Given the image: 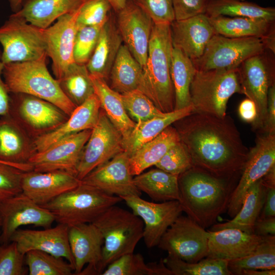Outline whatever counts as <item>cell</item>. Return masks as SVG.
Listing matches in <instances>:
<instances>
[{
  "instance_id": "55",
  "label": "cell",
  "mask_w": 275,
  "mask_h": 275,
  "mask_svg": "<svg viewBox=\"0 0 275 275\" xmlns=\"http://www.w3.org/2000/svg\"><path fill=\"white\" fill-rule=\"evenodd\" d=\"M4 64L1 60L0 51V116H6L9 110V98L8 91L2 78Z\"/></svg>"
},
{
  "instance_id": "13",
  "label": "cell",
  "mask_w": 275,
  "mask_h": 275,
  "mask_svg": "<svg viewBox=\"0 0 275 275\" xmlns=\"http://www.w3.org/2000/svg\"><path fill=\"white\" fill-rule=\"evenodd\" d=\"M275 165V134L267 132L259 136L249 151L238 184L234 188L227 207L228 214L234 217L240 210L245 193Z\"/></svg>"
},
{
  "instance_id": "34",
  "label": "cell",
  "mask_w": 275,
  "mask_h": 275,
  "mask_svg": "<svg viewBox=\"0 0 275 275\" xmlns=\"http://www.w3.org/2000/svg\"><path fill=\"white\" fill-rule=\"evenodd\" d=\"M110 87L123 94L140 90L143 80V68L127 46L122 44L112 67Z\"/></svg>"
},
{
  "instance_id": "8",
  "label": "cell",
  "mask_w": 275,
  "mask_h": 275,
  "mask_svg": "<svg viewBox=\"0 0 275 275\" xmlns=\"http://www.w3.org/2000/svg\"><path fill=\"white\" fill-rule=\"evenodd\" d=\"M0 44L3 64L47 57L42 29L14 13L0 26Z\"/></svg>"
},
{
  "instance_id": "19",
  "label": "cell",
  "mask_w": 275,
  "mask_h": 275,
  "mask_svg": "<svg viewBox=\"0 0 275 275\" xmlns=\"http://www.w3.org/2000/svg\"><path fill=\"white\" fill-rule=\"evenodd\" d=\"M68 239L74 274H101L103 238L97 227L92 223L68 227Z\"/></svg>"
},
{
  "instance_id": "14",
  "label": "cell",
  "mask_w": 275,
  "mask_h": 275,
  "mask_svg": "<svg viewBox=\"0 0 275 275\" xmlns=\"http://www.w3.org/2000/svg\"><path fill=\"white\" fill-rule=\"evenodd\" d=\"M121 198L132 212L143 221V238L149 249L157 246L166 230L183 212L181 205L177 200L154 203L135 195Z\"/></svg>"
},
{
  "instance_id": "56",
  "label": "cell",
  "mask_w": 275,
  "mask_h": 275,
  "mask_svg": "<svg viewBox=\"0 0 275 275\" xmlns=\"http://www.w3.org/2000/svg\"><path fill=\"white\" fill-rule=\"evenodd\" d=\"M263 211L259 216H275V187L267 188Z\"/></svg>"
},
{
  "instance_id": "52",
  "label": "cell",
  "mask_w": 275,
  "mask_h": 275,
  "mask_svg": "<svg viewBox=\"0 0 275 275\" xmlns=\"http://www.w3.org/2000/svg\"><path fill=\"white\" fill-rule=\"evenodd\" d=\"M267 132L274 133L275 131V84H272L268 91L267 99V115L264 125Z\"/></svg>"
},
{
  "instance_id": "10",
  "label": "cell",
  "mask_w": 275,
  "mask_h": 275,
  "mask_svg": "<svg viewBox=\"0 0 275 275\" xmlns=\"http://www.w3.org/2000/svg\"><path fill=\"white\" fill-rule=\"evenodd\" d=\"M274 54L266 49L238 67L241 93L255 102L258 113L256 122L261 126L265 124L266 119L268 91L274 83Z\"/></svg>"
},
{
  "instance_id": "17",
  "label": "cell",
  "mask_w": 275,
  "mask_h": 275,
  "mask_svg": "<svg viewBox=\"0 0 275 275\" xmlns=\"http://www.w3.org/2000/svg\"><path fill=\"white\" fill-rule=\"evenodd\" d=\"M81 7L61 16L53 24L42 29L46 54L52 61V69L57 80L60 79L74 62L76 19Z\"/></svg>"
},
{
  "instance_id": "49",
  "label": "cell",
  "mask_w": 275,
  "mask_h": 275,
  "mask_svg": "<svg viewBox=\"0 0 275 275\" xmlns=\"http://www.w3.org/2000/svg\"><path fill=\"white\" fill-rule=\"evenodd\" d=\"M154 24H171L175 20L172 0H132Z\"/></svg>"
},
{
  "instance_id": "16",
  "label": "cell",
  "mask_w": 275,
  "mask_h": 275,
  "mask_svg": "<svg viewBox=\"0 0 275 275\" xmlns=\"http://www.w3.org/2000/svg\"><path fill=\"white\" fill-rule=\"evenodd\" d=\"M91 131L85 130L63 138L31 155L28 162L36 172L64 171L76 176L82 150Z\"/></svg>"
},
{
  "instance_id": "35",
  "label": "cell",
  "mask_w": 275,
  "mask_h": 275,
  "mask_svg": "<svg viewBox=\"0 0 275 275\" xmlns=\"http://www.w3.org/2000/svg\"><path fill=\"white\" fill-rule=\"evenodd\" d=\"M196 71L192 61L180 49L173 47L171 77L174 93V109L191 105L189 89Z\"/></svg>"
},
{
  "instance_id": "61",
  "label": "cell",
  "mask_w": 275,
  "mask_h": 275,
  "mask_svg": "<svg viewBox=\"0 0 275 275\" xmlns=\"http://www.w3.org/2000/svg\"><path fill=\"white\" fill-rule=\"evenodd\" d=\"M8 1L11 10L15 13L20 9L24 0H8Z\"/></svg>"
},
{
  "instance_id": "18",
  "label": "cell",
  "mask_w": 275,
  "mask_h": 275,
  "mask_svg": "<svg viewBox=\"0 0 275 275\" xmlns=\"http://www.w3.org/2000/svg\"><path fill=\"white\" fill-rule=\"evenodd\" d=\"M115 13L123 43L143 69L153 22L132 0H127L124 7Z\"/></svg>"
},
{
  "instance_id": "39",
  "label": "cell",
  "mask_w": 275,
  "mask_h": 275,
  "mask_svg": "<svg viewBox=\"0 0 275 275\" xmlns=\"http://www.w3.org/2000/svg\"><path fill=\"white\" fill-rule=\"evenodd\" d=\"M228 268L232 274L237 275L245 269H274L275 236H266L252 253L242 258L229 261Z\"/></svg>"
},
{
  "instance_id": "42",
  "label": "cell",
  "mask_w": 275,
  "mask_h": 275,
  "mask_svg": "<svg viewBox=\"0 0 275 275\" xmlns=\"http://www.w3.org/2000/svg\"><path fill=\"white\" fill-rule=\"evenodd\" d=\"M25 264L30 275H72L74 267L63 257L31 250L25 254Z\"/></svg>"
},
{
  "instance_id": "24",
  "label": "cell",
  "mask_w": 275,
  "mask_h": 275,
  "mask_svg": "<svg viewBox=\"0 0 275 275\" xmlns=\"http://www.w3.org/2000/svg\"><path fill=\"white\" fill-rule=\"evenodd\" d=\"M208 18L216 34L230 38H258L266 49L275 53V21L223 15Z\"/></svg>"
},
{
  "instance_id": "32",
  "label": "cell",
  "mask_w": 275,
  "mask_h": 275,
  "mask_svg": "<svg viewBox=\"0 0 275 275\" xmlns=\"http://www.w3.org/2000/svg\"><path fill=\"white\" fill-rule=\"evenodd\" d=\"M180 141L177 130L169 126L153 140L143 145L129 155V167L133 176L155 164L167 151Z\"/></svg>"
},
{
  "instance_id": "11",
  "label": "cell",
  "mask_w": 275,
  "mask_h": 275,
  "mask_svg": "<svg viewBox=\"0 0 275 275\" xmlns=\"http://www.w3.org/2000/svg\"><path fill=\"white\" fill-rule=\"evenodd\" d=\"M208 231L188 216L180 215L162 236L157 246L189 263L208 255Z\"/></svg>"
},
{
  "instance_id": "9",
  "label": "cell",
  "mask_w": 275,
  "mask_h": 275,
  "mask_svg": "<svg viewBox=\"0 0 275 275\" xmlns=\"http://www.w3.org/2000/svg\"><path fill=\"white\" fill-rule=\"evenodd\" d=\"M266 49L258 38H230L215 34L202 56L192 62L197 70L232 69Z\"/></svg>"
},
{
  "instance_id": "20",
  "label": "cell",
  "mask_w": 275,
  "mask_h": 275,
  "mask_svg": "<svg viewBox=\"0 0 275 275\" xmlns=\"http://www.w3.org/2000/svg\"><path fill=\"white\" fill-rule=\"evenodd\" d=\"M129 155L124 151L108 161L98 166L81 180L111 195L120 198L127 196H141L131 175Z\"/></svg>"
},
{
  "instance_id": "57",
  "label": "cell",
  "mask_w": 275,
  "mask_h": 275,
  "mask_svg": "<svg viewBox=\"0 0 275 275\" xmlns=\"http://www.w3.org/2000/svg\"><path fill=\"white\" fill-rule=\"evenodd\" d=\"M261 179L263 183L267 188L275 187V165H273Z\"/></svg>"
},
{
  "instance_id": "25",
  "label": "cell",
  "mask_w": 275,
  "mask_h": 275,
  "mask_svg": "<svg viewBox=\"0 0 275 275\" xmlns=\"http://www.w3.org/2000/svg\"><path fill=\"white\" fill-rule=\"evenodd\" d=\"M208 232L207 257L228 261L249 255L265 237L250 234L234 228Z\"/></svg>"
},
{
  "instance_id": "60",
  "label": "cell",
  "mask_w": 275,
  "mask_h": 275,
  "mask_svg": "<svg viewBox=\"0 0 275 275\" xmlns=\"http://www.w3.org/2000/svg\"><path fill=\"white\" fill-rule=\"evenodd\" d=\"M115 12H117L125 5L127 0H107Z\"/></svg>"
},
{
  "instance_id": "41",
  "label": "cell",
  "mask_w": 275,
  "mask_h": 275,
  "mask_svg": "<svg viewBox=\"0 0 275 275\" xmlns=\"http://www.w3.org/2000/svg\"><path fill=\"white\" fill-rule=\"evenodd\" d=\"M60 109L52 104L35 97L25 98L20 106L21 114L36 128L51 127L62 121Z\"/></svg>"
},
{
  "instance_id": "53",
  "label": "cell",
  "mask_w": 275,
  "mask_h": 275,
  "mask_svg": "<svg viewBox=\"0 0 275 275\" xmlns=\"http://www.w3.org/2000/svg\"><path fill=\"white\" fill-rule=\"evenodd\" d=\"M254 234L261 236L274 235L275 216H259L254 225Z\"/></svg>"
},
{
  "instance_id": "2",
  "label": "cell",
  "mask_w": 275,
  "mask_h": 275,
  "mask_svg": "<svg viewBox=\"0 0 275 275\" xmlns=\"http://www.w3.org/2000/svg\"><path fill=\"white\" fill-rule=\"evenodd\" d=\"M230 178L192 167L178 176L183 212L204 229L212 226L228 207L233 190Z\"/></svg>"
},
{
  "instance_id": "30",
  "label": "cell",
  "mask_w": 275,
  "mask_h": 275,
  "mask_svg": "<svg viewBox=\"0 0 275 275\" xmlns=\"http://www.w3.org/2000/svg\"><path fill=\"white\" fill-rule=\"evenodd\" d=\"M90 75L101 108L125 140L135 127L136 123L127 113L121 94L112 89L103 78Z\"/></svg>"
},
{
  "instance_id": "45",
  "label": "cell",
  "mask_w": 275,
  "mask_h": 275,
  "mask_svg": "<svg viewBox=\"0 0 275 275\" xmlns=\"http://www.w3.org/2000/svg\"><path fill=\"white\" fill-rule=\"evenodd\" d=\"M113 11L107 0H88L80 9L76 28L103 25Z\"/></svg>"
},
{
  "instance_id": "7",
  "label": "cell",
  "mask_w": 275,
  "mask_h": 275,
  "mask_svg": "<svg viewBox=\"0 0 275 275\" xmlns=\"http://www.w3.org/2000/svg\"><path fill=\"white\" fill-rule=\"evenodd\" d=\"M189 93L194 112L224 118L230 98L235 93H241L238 67L196 70Z\"/></svg>"
},
{
  "instance_id": "31",
  "label": "cell",
  "mask_w": 275,
  "mask_h": 275,
  "mask_svg": "<svg viewBox=\"0 0 275 275\" xmlns=\"http://www.w3.org/2000/svg\"><path fill=\"white\" fill-rule=\"evenodd\" d=\"M267 188L261 178L258 180L246 192L241 207L236 215L227 222L213 225L210 231L234 228L254 234V225L263 207Z\"/></svg>"
},
{
  "instance_id": "33",
  "label": "cell",
  "mask_w": 275,
  "mask_h": 275,
  "mask_svg": "<svg viewBox=\"0 0 275 275\" xmlns=\"http://www.w3.org/2000/svg\"><path fill=\"white\" fill-rule=\"evenodd\" d=\"M133 181L140 191L155 201H179L177 175L156 168L133 176Z\"/></svg>"
},
{
  "instance_id": "40",
  "label": "cell",
  "mask_w": 275,
  "mask_h": 275,
  "mask_svg": "<svg viewBox=\"0 0 275 275\" xmlns=\"http://www.w3.org/2000/svg\"><path fill=\"white\" fill-rule=\"evenodd\" d=\"M173 275H232L227 260L206 257L189 263L179 258L168 255L163 259Z\"/></svg>"
},
{
  "instance_id": "4",
  "label": "cell",
  "mask_w": 275,
  "mask_h": 275,
  "mask_svg": "<svg viewBox=\"0 0 275 275\" xmlns=\"http://www.w3.org/2000/svg\"><path fill=\"white\" fill-rule=\"evenodd\" d=\"M46 57L4 64L2 76L5 86L8 92L25 93L44 100L70 116L76 106L50 74Z\"/></svg>"
},
{
  "instance_id": "50",
  "label": "cell",
  "mask_w": 275,
  "mask_h": 275,
  "mask_svg": "<svg viewBox=\"0 0 275 275\" xmlns=\"http://www.w3.org/2000/svg\"><path fill=\"white\" fill-rule=\"evenodd\" d=\"M21 170L0 162V207L7 200L22 192Z\"/></svg>"
},
{
  "instance_id": "23",
  "label": "cell",
  "mask_w": 275,
  "mask_h": 275,
  "mask_svg": "<svg viewBox=\"0 0 275 275\" xmlns=\"http://www.w3.org/2000/svg\"><path fill=\"white\" fill-rule=\"evenodd\" d=\"M173 47L180 49L191 61L200 58L216 34L208 16L197 15L170 24Z\"/></svg>"
},
{
  "instance_id": "51",
  "label": "cell",
  "mask_w": 275,
  "mask_h": 275,
  "mask_svg": "<svg viewBox=\"0 0 275 275\" xmlns=\"http://www.w3.org/2000/svg\"><path fill=\"white\" fill-rule=\"evenodd\" d=\"M209 0H172L175 20L205 14Z\"/></svg>"
},
{
  "instance_id": "12",
  "label": "cell",
  "mask_w": 275,
  "mask_h": 275,
  "mask_svg": "<svg viewBox=\"0 0 275 275\" xmlns=\"http://www.w3.org/2000/svg\"><path fill=\"white\" fill-rule=\"evenodd\" d=\"M124 151L121 134L101 109L98 120L82 150L76 177L81 180L96 167Z\"/></svg>"
},
{
  "instance_id": "5",
  "label": "cell",
  "mask_w": 275,
  "mask_h": 275,
  "mask_svg": "<svg viewBox=\"0 0 275 275\" xmlns=\"http://www.w3.org/2000/svg\"><path fill=\"white\" fill-rule=\"evenodd\" d=\"M92 223L103 238L101 274L110 263L124 255L133 253L143 238L144 223L141 218L116 205L107 208Z\"/></svg>"
},
{
  "instance_id": "6",
  "label": "cell",
  "mask_w": 275,
  "mask_h": 275,
  "mask_svg": "<svg viewBox=\"0 0 275 275\" xmlns=\"http://www.w3.org/2000/svg\"><path fill=\"white\" fill-rule=\"evenodd\" d=\"M122 201L118 196L108 195L81 182L75 188L41 206L53 214L58 224L70 227L93 223L107 208Z\"/></svg>"
},
{
  "instance_id": "37",
  "label": "cell",
  "mask_w": 275,
  "mask_h": 275,
  "mask_svg": "<svg viewBox=\"0 0 275 275\" xmlns=\"http://www.w3.org/2000/svg\"><path fill=\"white\" fill-rule=\"evenodd\" d=\"M57 80L64 93L76 106L95 93L86 65L73 63Z\"/></svg>"
},
{
  "instance_id": "27",
  "label": "cell",
  "mask_w": 275,
  "mask_h": 275,
  "mask_svg": "<svg viewBox=\"0 0 275 275\" xmlns=\"http://www.w3.org/2000/svg\"><path fill=\"white\" fill-rule=\"evenodd\" d=\"M123 40L113 11L102 26L94 51L86 66L91 75L109 78L111 70Z\"/></svg>"
},
{
  "instance_id": "1",
  "label": "cell",
  "mask_w": 275,
  "mask_h": 275,
  "mask_svg": "<svg viewBox=\"0 0 275 275\" xmlns=\"http://www.w3.org/2000/svg\"><path fill=\"white\" fill-rule=\"evenodd\" d=\"M182 119L183 123L177 130L193 167L226 178L242 170L249 151L228 117L193 112Z\"/></svg>"
},
{
  "instance_id": "21",
  "label": "cell",
  "mask_w": 275,
  "mask_h": 275,
  "mask_svg": "<svg viewBox=\"0 0 275 275\" xmlns=\"http://www.w3.org/2000/svg\"><path fill=\"white\" fill-rule=\"evenodd\" d=\"M10 241L16 243L19 251L25 254L31 250H39L63 257L74 267L68 239V226L58 224L43 230L18 229Z\"/></svg>"
},
{
  "instance_id": "46",
  "label": "cell",
  "mask_w": 275,
  "mask_h": 275,
  "mask_svg": "<svg viewBox=\"0 0 275 275\" xmlns=\"http://www.w3.org/2000/svg\"><path fill=\"white\" fill-rule=\"evenodd\" d=\"M172 174L179 175L193 167L189 154L179 141L173 145L155 166Z\"/></svg>"
},
{
  "instance_id": "48",
  "label": "cell",
  "mask_w": 275,
  "mask_h": 275,
  "mask_svg": "<svg viewBox=\"0 0 275 275\" xmlns=\"http://www.w3.org/2000/svg\"><path fill=\"white\" fill-rule=\"evenodd\" d=\"M25 254L14 241L0 244V275H24Z\"/></svg>"
},
{
  "instance_id": "58",
  "label": "cell",
  "mask_w": 275,
  "mask_h": 275,
  "mask_svg": "<svg viewBox=\"0 0 275 275\" xmlns=\"http://www.w3.org/2000/svg\"><path fill=\"white\" fill-rule=\"evenodd\" d=\"M275 269L270 270L245 269L242 270L239 275H274Z\"/></svg>"
},
{
  "instance_id": "22",
  "label": "cell",
  "mask_w": 275,
  "mask_h": 275,
  "mask_svg": "<svg viewBox=\"0 0 275 275\" xmlns=\"http://www.w3.org/2000/svg\"><path fill=\"white\" fill-rule=\"evenodd\" d=\"M81 183L76 176L64 171L23 172L22 192L36 204L43 205Z\"/></svg>"
},
{
  "instance_id": "47",
  "label": "cell",
  "mask_w": 275,
  "mask_h": 275,
  "mask_svg": "<svg viewBox=\"0 0 275 275\" xmlns=\"http://www.w3.org/2000/svg\"><path fill=\"white\" fill-rule=\"evenodd\" d=\"M21 148V139L13 125L8 122L0 121V160L20 163L17 157Z\"/></svg>"
},
{
  "instance_id": "15",
  "label": "cell",
  "mask_w": 275,
  "mask_h": 275,
  "mask_svg": "<svg viewBox=\"0 0 275 275\" xmlns=\"http://www.w3.org/2000/svg\"><path fill=\"white\" fill-rule=\"evenodd\" d=\"M0 244L10 242L20 227L34 225L47 228L55 222L53 214L22 192L11 197L0 207Z\"/></svg>"
},
{
  "instance_id": "29",
  "label": "cell",
  "mask_w": 275,
  "mask_h": 275,
  "mask_svg": "<svg viewBox=\"0 0 275 275\" xmlns=\"http://www.w3.org/2000/svg\"><path fill=\"white\" fill-rule=\"evenodd\" d=\"M194 112L192 105L162 113L147 120L136 123L135 126L123 141L124 151L131 155L143 145L153 140L172 124Z\"/></svg>"
},
{
  "instance_id": "59",
  "label": "cell",
  "mask_w": 275,
  "mask_h": 275,
  "mask_svg": "<svg viewBox=\"0 0 275 275\" xmlns=\"http://www.w3.org/2000/svg\"><path fill=\"white\" fill-rule=\"evenodd\" d=\"M0 162L13 166L24 172L33 170V167L32 165L29 162H23V163L14 164V163H11L8 162H6L2 160H0Z\"/></svg>"
},
{
  "instance_id": "28",
  "label": "cell",
  "mask_w": 275,
  "mask_h": 275,
  "mask_svg": "<svg viewBox=\"0 0 275 275\" xmlns=\"http://www.w3.org/2000/svg\"><path fill=\"white\" fill-rule=\"evenodd\" d=\"M87 1L24 0L20 9L14 13L32 24L44 29L61 16L78 10Z\"/></svg>"
},
{
  "instance_id": "26",
  "label": "cell",
  "mask_w": 275,
  "mask_h": 275,
  "mask_svg": "<svg viewBox=\"0 0 275 275\" xmlns=\"http://www.w3.org/2000/svg\"><path fill=\"white\" fill-rule=\"evenodd\" d=\"M101 109L100 101L94 93L76 107L67 121L56 130L42 135L36 140L35 146L38 151L45 150L71 134L92 129L98 120Z\"/></svg>"
},
{
  "instance_id": "36",
  "label": "cell",
  "mask_w": 275,
  "mask_h": 275,
  "mask_svg": "<svg viewBox=\"0 0 275 275\" xmlns=\"http://www.w3.org/2000/svg\"><path fill=\"white\" fill-rule=\"evenodd\" d=\"M205 14L214 17H244L275 21V8L242 0H209Z\"/></svg>"
},
{
  "instance_id": "44",
  "label": "cell",
  "mask_w": 275,
  "mask_h": 275,
  "mask_svg": "<svg viewBox=\"0 0 275 275\" xmlns=\"http://www.w3.org/2000/svg\"><path fill=\"white\" fill-rule=\"evenodd\" d=\"M103 25L85 26L77 29L74 48V61L86 65L97 43Z\"/></svg>"
},
{
  "instance_id": "38",
  "label": "cell",
  "mask_w": 275,
  "mask_h": 275,
  "mask_svg": "<svg viewBox=\"0 0 275 275\" xmlns=\"http://www.w3.org/2000/svg\"><path fill=\"white\" fill-rule=\"evenodd\" d=\"M102 275H173L163 259L146 263L140 254L128 253L110 263Z\"/></svg>"
},
{
  "instance_id": "43",
  "label": "cell",
  "mask_w": 275,
  "mask_h": 275,
  "mask_svg": "<svg viewBox=\"0 0 275 275\" xmlns=\"http://www.w3.org/2000/svg\"><path fill=\"white\" fill-rule=\"evenodd\" d=\"M121 94L127 113L135 121V123L147 120L163 113L139 90Z\"/></svg>"
},
{
  "instance_id": "54",
  "label": "cell",
  "mask_w": 275,
  "mask_h": 275,
  "mask_svg": "<svg viewBox=\"0 0 275 275\" xmlns=\"http://www.w3.org/2000/svg\"><path fill=\"white\" fill-rule=\"evenodd\" d=\"M240 118L248 123L256 122L258 117L257 109L255 102L250 98L242 100L238 107Z\"/></svg>"
},
{
  "instance_id": "62",
  "label": "cell",
  "mask_w": 275,
  "mask_h": 275,
  "mask_svg": "<svg viewBox=\"0 0 275 275\" xmlns=\"http://www.w3.org/2000/svg\"><path fill=\"white\" fill-rule=\"evenodd\" d=\"M1 218L0 216V229H1Z\"/></svg>"
},
{
  "instance_id": "3",
  "label": "cell",
  "mask_w": 275,
  "mask_h": 275,
  "mask_svg": "<svg viewBox=\"0 0 275 275\" xmlns=\"http://www.w3.org/2000/svg\"><path fill=\"white\" fill-rule=\"evenodd\" d=\"M173 46L170 24H154L140 91L163 113L174 110L171 77Z\"/></svg>"
}]
</instances>
